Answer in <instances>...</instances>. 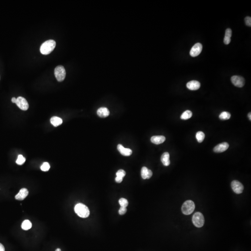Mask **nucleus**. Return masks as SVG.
I'll return each mask as SVG.
<instances>
[{"label":"nucleus","mask_w":251,"mask_h":251,"mask_svg":"<svg viewBox=\"0 0 251 251\" xmlns=\"http://www.w3.org/2000/svg\"><path fill=\"white\" fill-rule=\"evenodd\" d=\"M56 42L53 40H46L40 46V53L43 55H47L50 54L55 49Z\"/></svg>","instance_id":"f257e3e1"},{"label":"nucleus","mask_w":251,"mask_h":251,"mask_svg":"<svg viewBox=\"0 0 251 251\" xmlns=\"http://www.w3.org/2000/svg\"><path fill=\"white\" fill-rule=\"evenodd\" d=\"M74 211L81 218H87L90 214L89 209L83 204L78 203L74 207Z\"/></svg>","instance_id":"f03ea898"},{"label":"nucleus","mask_w":251,"mask_h":251,"mask_svg":"<svg viewBox=\"0 0 251 251\" xmlns=\"http://www.w3.org/2000/svg\"><path fill=\"white\" fill-rule=\"evenodd\" d=\"M195 209V204L192 201L188 200L183 203L181 208L182 213L185 215H190Z\"/></svg>","instance_id":"7ed1b4c3"},{"label":"nucleus","mask_w":251,"mask_h":251,"mask_svg":"<svg viewBox=\"0 0 251 251\" xmlns=\"http://www.w3.org/2000/svg\"><path fill=\"white\" fill-rule=\"evenodd\" d=\"M192 221L196 227H202L205 223L204 217L202 214L200 212L195 213L193 216Z\"/></svg>","instance_id":"20e7f679"},{"label":"nucleus","mask_w":251,"mask_h":251,"mask_svg":"<svg viewBox=\"0 0 251 251\" xmlns=\"http://www.w3.org/2000/svg\"><path fill=\"white\" fill-rule=\"evenodd\" d=\"M55 75L58 82H61L64 81L66 75L64 67L61 65L56 67L55 69Z\"/></svg>","instance_id":"39448f33"},{"label":"nucleus","mask_w":251,"mask_h":251,"mask_svg":"<svg viewBox=\"0 0 251 251\" xmlns=\"http://www.w3.org/2000/svg\"><path fill=\"white\" fill-rule=\"evenodd\" d=\"M16 104L22 110H27L29 108V105L26 99L19 96L16 99Z\"/></svg>","instance_id":"423d86ee"},{"label":"nucleus","mask_w":251,"mask_h":251,"mask_svg":"<svg viewBox=\"0 0 251 251\" xmlns=\"http://www.w3.org/2000/svg\"><path fill=\"white\" fill-rule=\"evenodd\" d=\"M231 80L232 83L238 88H242L245 85V79L243 77L238 76H232Z\"/></svg>","instance_id":"0eeeda50"},{"label":"nucleus","mask_w":251,"mask_h":251,"mask_svg":"<svg viewBox=\"0 0 251 251\" xmlns=\"http://www.w3.org/2000/svg\"><path fill=\"white\" fill-rule=\"evenodd\" d=\"M231 187L234 192L237 194H240L243 192L244 186L238 181H232L231 183Z\"/></svg>","instance_id":"6e6552de"},{"label":"nucleus","mask_w":251,"mask_h":251,"mask_svg":"<svg viewBox=\"0 0 251 251\" xmlns=\"http://www.w3.org/2000/svg\"><path fill=\"white\" fill-rule=\"evenodd\" d=\"M202 50V45L200 43L195 44L190 50V55L193 57H196L201 54Z\"/></svg>","instance_id":"1a4fd4ad"},{"label":"nucleus","mask_w":251,"mask_h":251,"mask_svg":"<svg viewBox=\"0 0 251 251\" xmlns=\"http://www.w3.org/2000/svg\"><path fill=\"white\" fill-rule=\"evenodd\" d=\"M229 145L228 143L223 142L218 144L216 147H214V151L215 153H222L226 151L227 149L229 148Z\"/></svg>","instance_id":"9d476101"},{"label":"nucleus","mask_w":251,"mask_h":251,"mask_svg":"<svg viewBox=\"0 0 251 251\" xmlns=\"http://www.w3.org/2000/svg\"><path fill=\"white\" fill-rule=\"evenodd\" d=\"M187 87L191 90H198L201 87V83L198 81L193 80L188 82L187 84Z\"/></svg>","instance_id":"9b49d317"},{"label":"nucleus","mask_w":251,"mask_h":251,"mask_svg":"<svg viewBox=\"0 0 251 251\" xmlns=\"http://www.w3.org/2000/svg\"><path fill=\"white\" fill-rule=\"evenodd\" d=\"M117 149L121 154L124 156H128L131 155L132 151L129 148H124L122 145L118 144L117 146Z\"/></svg>","instance_id":"f8f14e48"},{"label":"nucleus","mask_w":251,"mask_h":251,"mask_svg":"<svg viewBox=\"0 0 251 251\" xmlns=\"http://www.w3.org/2000/svg\"><path fill=\"white\" fill-rule=\"evenodd\" d=\"M28 194V191L26 188H22L20 190L17 195H16L15 198L18 201H22Z\"/></svg>","instance_id":"ddd939ff"},{"label":"nucleus","mask_w":251,"mask_h":251,"mask_svg":"<svg viewBox=\"0 0 251 251\" xmlns=\"http://www.w3.org/2000/svg\"><path fill=\"white\" fill-rule=\"evenodd\" d=\"M97 114L101 118H106L109 115L110 112L107 108L101 107L97 110Z\"/></svg>","instance_id":"4468645a"},{"label":"nucleus","mask_w":251,"mask_h":251,"mask_svg":"<svg viewBox=\"0 0 251 251\" xmlns=\"http://www.w3.org/2000/svg\"><path fill=\"white\" fill-rule=\"evenodd\" d=\"M165 140V137L162 136H153L151 138V142L156 145H159L163 143Z\"/></svg>","instance_id":"2eb2a0df"},{"label":"nucleus","mask_w":251,"mask_h":251,"mask_svg":"<svg viewBox=\"0 0 251 251\" xmlns=\"http://www.w3.org/2000/svg\"><path fill=\"white\" fill-rule=\"evenodd\" d=\"M170 155L168 152H165L162 154L161 157V161L165 166H169L170 164Z\"/></svg>","instance_id":"dca6fc26"},{"label":"nucleus","mask_w":251,"mask_h":251,"mask_svg":"<svg viewBox=\"0 0 251 251\" xmlns=\"http://www.w3.org/2000/svg\"><path fill=\"white\" fill-rule=\"evenodd\" d=\"M116 175V177L115 179L116 182L119 183H121V182H122L123 178L126 175V172L124 170H119L117 172Z\"/></svg>","instance_id":"f3484780"},{"label":"nucleus","mask_w":251,"mask_h":251,"mask_svg":"<svg viewBox=\"0 0 251 251\" xmlns=\"http://www.w3.org/2000/svg\"><path fill=\"white\" fill-rule=\"evenodd\" d=\"M50 122L54 127H58L62 123V120L60 117L54 116L51 118Z\"/></svg>","instance_id":"a211bd4d"},{"label":"nucleus","mask_w":251,"mask_h":251,"mask_svg":"<svg viewBox=\"0 0 251 251\" xmlns=\"http://www.w3.org/2000/svg\"><path fill=\"white\" fill-rule=\"evenodd\" d=\"M32 223L29 220H26L23 221L22 224V228L24 230H28L32 227Z\"/></svg>","instance_id":"6ab92c4d"},{"label":"nucleus","mask_w":251,"mask_h":251,"mask_svg":"<svg viewBox=\"0 0 251 251\" xmlns=\"http://www.w3.org/2000/svg\"><path fill=\"white\" fill-rule=\"evenodd\" d=\"M192 115L193 113L191 111L186 110L181 115V118L182 120H188L190 118H191Z\"/></svg>","instance_id":"aec40b11"},{"label":"nucleus","mask_w":251,"mask_h":251,"mask_svg":"<svg viewBox=\"0 0 251 251\" xmlns=\"http://www.w3.org/2000/svg\"><path fill=\"white\" fill-rule=\"evenodd\" d=\"M205 137V135L202 132H198L196 134V138L198 142L202 143L204 141Z\"/></svg>","instance_id":"412c9836"},{"label":"nucleus","mask_w":251,"mask_h":251,"mask_svg":"<svg viewBox=\"0 0 251 251\" xmlns=\"http://www.w3.org/2000/svg\"><path fill=\"white\" fill-rule=\"evenodd\" d=\"M230 113L227 112H223L219 115L220 119L222 120H227L231 118Z\"/></svg>","instance_id":"4be33fe9"},{"label":"nucleus","mask_w":251,"mask_h":251,"mask_svg":"<svg viewBox=\"0 0 251 251\" xmlns=\"http://www.w3.org/2000/svg\"><path fill=\"white\" fill-rule=\"evenodd\" d=\"M148 169L147 167L144 166L142 169L141 170V175L142 178L143 179H147L148 177Z\"/></svg>","instance_id":"5701e85b"},{"label":"nucleus","mask_w":251,"mask_h":251,"mask_svg":"<svg viewBox=\"0 0 251 251\" xmlns=\"http://www.w3.org/2000/svg\"><path fill=\"white\" fill-rule=\"evenodd\" d=\"M26 161V159L25 157H23L22 155L20 154L18 156L17 159L16 161V163L17 164L19 165H22L24 163V162Z\"/></svg>","instance_id":"b1692460"},{"label":"nucleus","mask_w":251,"mask_h":251,"mask_svg":"<svg viewBox=\"0 0 251 251\" xmlns=\"http://www.w3.org/2000/svg\"><path fill=\"white\" fill-rule=\"evenodd\" d=\"M119 203L121 207L126 208L128 205V202L127 199L125 198H121L119 199Z\"/></svg>","instance_id":"393cba45"},{"label":"nucleus","mask_w":251,"mask_h":251,"mask_svg":"<svg viewBox=\"0 0 251 251\" xmlns=\"http://www.w3.org/2000/svg\"><path fill=\"white\" fill-rule=\"evenodd\" d=\"M50 167V166L48 162H44L43 163L41 166L40 169L43 171L46 172L49 170Z\"/></svg>","instance_id":"a878e982"},{"label":"nucleus","mask_w":251,"mask_h":251,"mask_svg":"<svg viewBox=\"0 0 251 251\" xmlns=\"http://www.w3.org/2000/svg\"><path fill=\"white\" fill-rule=\"evenodd\" d=\"M245 23L246 25L251 27V18L250 16L246 17L245 18Z\"/></svg>","instance_id":"bb28decb"},{"label":"nucleus","mask_w":251,"mask_h":251,"mask_svg":"<svg viewBox=\"0 0 251 251\" xmlns=\"http://www.w3.org/2000/svg\"><path fill=\"white\" fill-rule=\"evenodd\" d=\"M127 211L126 208H123V207H121L120 209L119 210V214L120 215H124Z\"/></svg>","instance_id":"cd10ccee"},{"label":"nucleus","mask_w":251,"mask_h":251,"mask_svg":"<svg viewBox=\"0 0 251 251\" xmlns=\"http://www.w3.org/2000/svg\"><path fill=\"white\" fill-rule=\"evenodd\" d=\"M232 32L231 29L230 28H227L226 30L225 36L231 38L232 36Z\"/></svg>","instance_id":"c85d7f7f"},{"label":"nucleus","mask_w":251,"mask_h":251,"mask_svg":"<svg viewBox=\"0 0 251 251\" xmlns=\"http://www.w3.org/2000/svg\"><path fill=\"white\" fill-rule=\"evenodd\" d=\"M231 40V38L225 36L224 39V43L225 44H229L230 43Z\"/></svg>","instance_id":"c756f323"},{"label":"nucleus","mask_w":251,"mask_h":251,"mask_svg":"<svg viewBox=\"0 0 251 251\" xmlns=\"http://www.w3.org/2000/svg\"><path fill=\"white\" fill-rule=\"evenodd\" d=\"M152 175H153V172H152V171L151 170L149 169L148 173V177H147V179H150V178H151V177L152 176Z\"/></svg>","instance_id":"7c9ffc66"},{"label":"nucleus","mask_w":251,"mask_h":251,"mask_svg":"<svg viewBox=\"0 0 251 251\" xmlns=\"http://www.w3.org/2000/svg\"><path fill=\"white\" fill-rule=\"evenodd\" d=\"M0 251H5L4 246L1 243H0Z\"/></svg>","instance_id":"2f4dec72"},{"label":"nucleus","mask_w":251,"mask_h":251,"mask_svg":"<svg viewBox=\"0 0 251 251\" xmlns=\"http://www.w3.org/2000/svg\"><path fill=\"white\" fill-rule=\"evenodd\" d=\"M11 101L13 103H16V99L15 97H13V98H12Z\"/></svg>","instance_id":"473e14b6"},{"label":"nucleus","mask_w":251,"mask_h":251,"mask_svg":"<svg viewBox=\"0 0 251 251\" xmlns=\"http://www.w3.org/2000/svg\"><path fill=\"white\" fill-rule=\"evenodd\" d=\"M248 118H249V120L251 121V113H249L248 115Z\"/></svg>","instance_id":"72a5a7b5"},{"label":"nucleus","mask_w":251,"mask_h":251,"mask_svg":"<svg viewBox=\"0 0 251 251\" xmlns=\"http://www.w3.org/2000/svg\"><path fill=\"white\" fill-rule=\"evenodd\" d=\"M55 251H61V249H59V248H58V249H56V250Z\"/></svg>","instance_id":"f704fd0d"}]
</instances>
